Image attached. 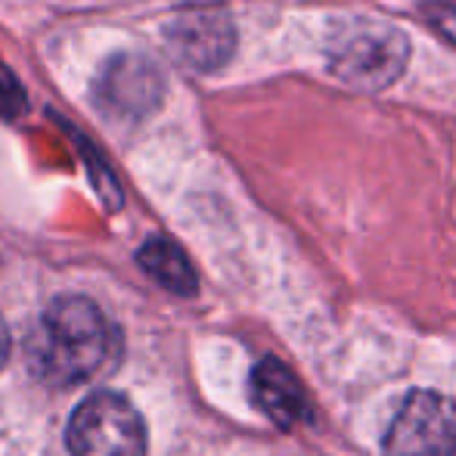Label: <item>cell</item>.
Wrapping results in <instances>:
<instances>
[{"instance_id":"9","label":"cell","mask_w":456,"mask_h":456,"mask_svg":"<svg viewBox=\"0 0 456 456\" xmlns=\"http://www.w3.org/2000/svg\"><path fill=\"white\" fill-rule=\"evenodd\" d=\"M426 12H428V22H432L435 28L447 37V41L456 44V10H453V6L432 4V6H426Z\"/></svg>"},{"instance_id":"6","label":"cell","mask_w":456,"mask_h":456,"mask_svg":"<svg viewBox=\"0 0 456 456\" xmlns=\"http://www.w3.org/2000/svg\"><path fill=\"white\" fill-rule=\"evenodd\" d=\"M252 401L258 403V410L273 426L286 428V432L311 419L305 388L292 376V370L276 357H265L252 370Z\"/></svg>"},{"instance_id":"8","label":"cell","mask_w":456,"mask_h":456,"mask_svg":"<svg viewBox=\"0 0 456 456\" xmlns=\"http://www.w3.org/2000/svg\"><path fill=\"white\" fill-rule=\"evenodd\" d=\"M25 109V94L10 72L0 69V118H16Z\"/></svg>"},{"instance_id":"1","label":"cell","mask_w":456,"mask_h":456,"mask_svg":"<svg viewBox=\"0 0 456 456\" xmlns=\"http://www.w3.org/2000/svg\"><path fill=\"white\" fill-rule=\"evenodd\" d=\"M118 354V332L109 317L81 295H62L44 311L28 338L31 370L53 385L87 382Z\"/></svg>"},{"instance_id":"10","label":"cell","mask_w":456,"mask_h":456,"mask_svg":"<svg viewBox=\"0 0 456 456\" xmlns=\"http://www.w3.org/2000/svg\"><path fill=\"white\" fill-rule=\"evenodd\" d=\"M6 357H10V332H6L4 320H0V366L6 363Z\"/></svg>"},{"instance_id":"2","label":"cell","mask_w":456,"mask_h":456,"mask_svg":"<svg viewBox=\"0 0 456 456\" xmlns=\"http://www.w3.org/2000/svg\"><path fill=\"white\" fill-rule=\"evenodd\" d=\"M326 60L330 72L342 85L363 94H379L403 75L410 41L397 25L382 19H348L332 28Z\"/></svg>"},{"instance_id":"3","label":"cell","mask_w":456,"mask_h":456,"mask_svg":"<svg viewBox=\"0 0 456 456\" xmlns=\"http://www.w3.org/2000/svg\"><path fill=\"white\" fill-rule=\"evenodd\" d=\"M69 451L75 456H146L140 410L118 391H96L69 419Z\"/></svg>"},{"instance_id":"7","label":"cell","mask_w":456,"mask_h":456,"mask_svg":"<svg viewBox=\"0 0 456 456\" xmlns=\"http://www.w3.org/2000/svg\"><path fill=\"white\" fill-rule=\"evenodd\" d=\"M140 267L159 282L168 292L175 295H196L199 282H196V271H192L190 258L175 246L171 240H150L143 242L137 255Z\"/></svg>"},{"instance_id":"4","label":"cell","mask_w":456,"mask_h":456,"mask_svg":"<svg viewBox=\"0 0 456 456\" xmlns=\"http://www.w3.org/2000/svg\"><path fill=\"white\" fill-rule=\"evenodd\" d=\"M385 456H456V401L413 391L385 435Z\"/></svg>"},{"instance_id":"5","label":"cell","mask_w":456,"mask_h":456,"mask_svg":"<svg viewBox=\"0 0 456 456\" xmlns=\"http://www.w3.org/2000/svg\"><path fill=\"white\" fill-rule=\"evenodd\" d=\"M168 41L175 56L196 72L224 66L233 53V25L221 10H190L171 22Z\"/></svg>"}]
</instances>
